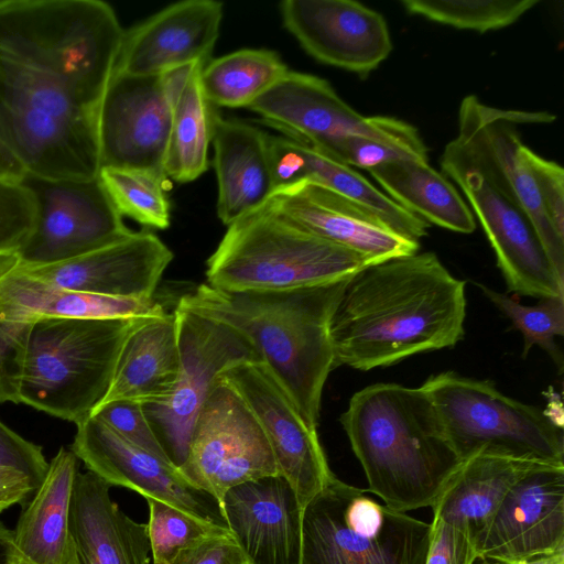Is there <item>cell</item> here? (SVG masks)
Instances as JSON below:
<instances>
[{
	"mask_svg": "<svg viewBox=\"0 0 564 564\" xmlns=\"http://www.w3.org/2000/svg\"><path fill=\"white\" fill-rule=\"evenodd\" d=\"M124 35L104 1H0V139L26 173L98 176V115Z\"/></svg>",
	"mask_w": 564,
	"mask_h": 564,
	"instance_id": "cell-1",
	"label": "cell"
},
{
	"mask_svg": "<svg viewBox=\"0 0 564 564\" xmlns=\"http://www.w3.org/2000/svg\"><path fill=\"white\" fill-rule=\"evenodd\" d=\"M465 284L434 252L361 269L350 278L333 317L335 367L367 371L454 347L464 335Z\"/></svg>",
	"mask_w": 564,
	"mask_h": 564,
	"instance_id": "cell-2",
	"label": "cell"
},
{
	"mask_svg": "<svg viewBox=\"0 0 564 564\" xmlns=\"http://www.w3.org/2000/svg\"><path fill=\"white\" fill-rule=\"evenodd\" d=\"M351 276L286 291L229 292L202 283L182 295L176 306L246 335L305 423L316 430L323 389L336 368L332 322Z\"/></svg>",
	"mask_w": 564,
	"mask_h": 564,
	"instance_id": "cell-3",
	"label": "cell"
},
{
	"mask_svg": "<svg viewBox=\"0 0 564 564\" xmlns=\"http://www.w3.org/2000/svg\"><path fill=\"white\" fill-rule=\"evenodd\" d=\"M340 423L368 490L397 511L432 508L464 462L421 387L368 386L351 397Z\"/></svg>",
	"mask_w": 564,
	"mask_h": 564,
	"instance_id": "cell-4",
	"label": "cell"
},
{
	"mask_svg": "<svg viewBox=\"0 0 564 564\" xmlns=\"http://www.w3.org/2000/svg\"><path fill=\"white\" fill-rule=\"evenodd\" d=\"M206 264L208 285L247 292L325 284L349 278L372 263L304 230L267 202L227 226Z\"/></svg>",
	"mask_w": 564,
	"mask_h": 564,
	"instance_id": "cell-5",
	"label": "cell"
},
{
	"mask_svg": "<svg viewBox=\"0 0 564 564\" xmlns=\"http://www.w3.org/2000/svg\"><path fill=\"white\" fill-rule=\"evenodd\" d=\"M141 318H39L31 325L20 401L82 423L106 397L121 347Z\"/></svg>",
	"mask_w": 564,
	"mask_h": 564,
	"instance_id": "cell-6",
	"label": "cell"
},
{
	"mask_svg": "<svg viewBox=\"0 0 564 564\" xmlns=\"http://www.w3.org/2000/svg\"><path fill=\"white\" fill-rule=\"evenodd\" d=\"M334 476L302 513L300 564H425L431 523Z\"/></svg>",
	"mask_w": 564,
	"mask_h": 564,
	"instance_id": "cell-7",
	"label": "cell"
},
{
	"mask_svg": "<svg viewBox=\"0 0 564 564\" xmlns=\"http://www.w3.org/2000/svg\"><path fill=\"white\" fill-rule=\"evenodd\" d=\"M421 388L460 460L484 453L564 464L562 425L540 409L502 394L491 382L442 372Z\"/></svg>",
	"mask_w": 564,
	"mask_h": 564,
	"instance_id": "cell-8",
	"label": "cell"
},
{
	"mask_svg": "<svg viewBox=\"0 0 564 564\" xmlns=\"http://www.w3.org/2000/svg\"><path fill=\"white\" fill-rule=\"evenodd\" d=\"M550 112L502 110L489 107L476 96H466L458 112V134L440 159L441 167L479 173L505 197L519 206L532 221L545 252L564 280V239L550 225L525 159L518 123H551Z\"/></svg>",
	"mask_w": 564,
	"mask_h": 564,
	"instance_id": "cell-9",
	"label": "cell"
},
{
	"mask_svg": "<svg viewBox=\"0 0 564 564\" xmlns=\"http://www.w3.org/2000/svg\"><path fill=\"white\" fill-rule=\"evenodd\" d=\"M178 372L166 399L143 405L167 458L178 468L187 456L194 422L217 379L238 365L262 361L252 341L232 326L195 311L174 310Z\"/></svg>",
	"mask_w": 564,
	"mask_h": 564,
	"instance_id": "cell-10",
	"label": "cell"
},
{
	"mask_svg": "<svg viewBox=\"0 0 564 564\" xmlns=\"http://www.w3.org/2000/svg\"><path fill=\"white\" fill-rule=\"evenodd\" d=\"M20 184L32 198L34 217L29 235L12 253L19 265L68 261L133 232L124 225L99 176L51 178L25 173Z\"/></svg>",
	"mask_w": 564,
	"mask_h": 564,
	"instance_id": "cell-11",
	"label": "cell"
},
{
	"mask_svg": "<svg viewBox=\"0 0 564 564\" xmlns=\"http://www.w3.org/2000/svg\"><path fill=\"white\" fill-rule=\"evenodd\" d=\"M177 469L194 487L215 498L219 508L230 488L279 475L254 412L224 375L196 416L187 456Z\"/></svg>",
	"mask_w": 564,
	"mask_h": 564,
	"instance_id": "cell-12",
	"label": "cell"
},
{
	"mask_svg": "<svg viewBox=\"0 0 564 564\" xmlns=\"http://www.w3.org/2000/svg\"><path fill=\"white\" fill-rule=\"evenodd\" d=\"M178 69L154 76L113 74L98 115L100 169L135 170L166 180Z\"/></svg>",
	"mask_w": 564,
	"mask_h": 564,
	"instance_id": "cell-13",
	"label": "cell"
},
{
	"mask_svg": "<svg viewBox=\"0 0 564 564\" xmlns=\"http://www.w3.org/2000/svg\"><path fill=\"white\" fill-rule=\"evenodd\" d=\"M270 124L321 150L345 135L420 141L416 128L402 120L364 117L321 77L288 70L250 106Z\"/></svg>",
	"mask_w": 564,
	"mask_h": 564,
	"instance_id": "cell-14",
	"label": "cell"
},
{
	"mask_svg": "<svg viewBox=\"0 0 564 564\" xmlns=\"http://www.w3.org/2000/svg\"><path fill=\"white\" fill-rule=\"evenodd\" d=\"M224 376L254 412L270 443L279 475L294 490L303 512L335 476L317 431L305 423L289 393L263 361L238 365Z\"/></svg>",
	"mask_w": 564,
	"mask_h": 564,
	"instance_id": "cell-15",
	"label": "cell"
},
{
	"mask_svg": "<svg viewBox=\"0 0 564 564\" xmlns=\"http://www.w3.org/2000/svg\"><path fill=\"white\" fill-rule=\"evenodd\" d=\"M76 426L70 451L88 471L108 485L226 525L217 500L194 487L171 463L124 438L97 417L90 416Z\"/></svg>",
	"mask_w": 564,
	"mask_h": 564,
	"instance_id": "cell-16",
	"label": "cell"
},
{
	"mask_svg": "<svg viewBox=\"0 0 564 564\" xmlns=\"http://www.w3.org/2000/svg\"><path fill=\"white\" fill-rule=\"evenodd\" d=\"M467 197L497 258L509 292L539 299L564 295L560 278L527 214L479 173L442 167Z\"/></svg>",
	"mask_w": 564,
	"mask_h": 564,
	"instance_id": "cell-17",
	"label": "cell"
},
{
	"mask_svg": "<svg viewBox=\"0 0 564 564\" xmlns=\"http://www.w3.org/2000/svg\"><path fill=\"white\" fill-rule=\"evenodd\" d=\"M284 28L316 61L367 76L391 53L384 18L351 0H284Z\"/></svg>",
	"mask_w": 564,
	"mask_h": 564,
	"instance_id": "cell-18",
	"label": "cell"
},
{
	"mask_svg": "<svg viewBox=\"0 0 564 564\" xmlns=\"http://www.w3.org/2000/svg\"><path fill=\"white\" fill-rule=\"evenodd\" d=\"M558 551H564V464H547L509 490L477 553L478 558L522 560Z\"/></svg>",
	"mask_w": 564,
	"mask_h": 564,
	"instance_id": "cell-19",
	"label": "cell"
},
{
	"mask_svg": "<svg viewBox=\"0 0 564 564\" xmlns=\"http://www.w3.org/2000/svg\"><path fill=\"white\" fill-rule=\"evenodd\" d=\"M224 17L214 0L173 3L126 32L115 73L163 75L212 56Z\"/></svg>",
	"mask_w": 564,
	"mask_h": 564,
	"instance_id": "cell-20",
	"label": "cell"
},
{
	"mask_svg": "<svg viewBox=\"0 0 564 564\" xmlns=\"http://www.w3.org/2000/svg\"><path fill=\"white\" fill-rule=\"evenodd\" d=\"M268 204L304 230L372 264L419 250V242L399 236L370 210L311 181L275 191Z\"/></svg>",
	"mask_w": 564,
	"mask_h": 564,
	"instance_id": "cell-21",
	"label": "cell"
},
{
	"mask_svg": "<svg viewBox=\"0 0 564 564\" xmlns=\"http://www.w3.org/2000/svg\"><path fill=\"white\" fill-rule=\"evenodd\" d=\"M173 257L156 235L143 230L68 261L18 265L32 276L70 291L151 299Z\"/></svg>",
	"mask_w": 564,
	"mask_h": 564,
	"instance_id": "cell-22",
	"label": "cell"
},
{
	"mask_svg": "<svg viewBox=\"0 0 564 564\" xmlns=\"http://www.w3.org/2000/svg\"><path fill=\"white\" fill-rule=\"evenodd\" d=\"M220 510L249 564H300L303 512L282 476L230 488Z\"/></svg>",
	"mask_w": 564,
	"mask_h": 564,
	"instance_id": "cell-23",
	"label": "cell"
},
{
	"mask_svg": "<svg viewBox=\"0 0 564 564\" xmlns=\"http://www.w3.org/2000/svg\"><path fill=\"white\" fill-rule=\"evenodd\" d=\"M78 458L65 447L11 530L9 564H80L70 530V506Z\"/></svg>",
	"mask_w": 564,
	"mask_h": 564,
	"instance_id": "cell-24",
	"label": "cell"
},
{
	"mask_svg": "<svg viewBox=\"0 0 564 564\" xmlns=\"http://www.w3.org/2000/svg\"><path fill=\"white\" fill-rule=\"evenodd\" d=\"M166 313L154 297L106 296L56 286L21 270L12 253L0 254V316L6 319L141 318Z\"/></svg>",
	"mask_w": 564,
	"mask_h": 564,
	"instance_id": "cell-25",
	"label": "cell"
},
{
	"mask_svg": "<svg viewBox=\"0 0 564 564\" xmlns=\"http://www.w3.org/2000/svg\"><path fill=\"white\" fill-rule=\"evenodd\" d=\"M217 216L226 226L260 208L274 193L269 134L217 112L212 118Z\"/></svg>",
	"mask_w": 564,
	"mask_h": 564,
	"instance_id": "cell-26",
	"label": "cell"
},
{
	"mask_svg": "<svg viewBox=\"0 0 564 564\" xmlns=\"http://www.w3.org/2000/svg\"><path fill=\"white\" fill-rule=\"evenodd\" d=\"M110 487L91 471L76 475L70 530L80 564H151L148 524L127 516Z\"/></svg>",
	"mask_w": 564,
	"mask_h": 564,
	"instance_id": "cell-27",
	"label": "cell"
},
{
	"mask_svg": "<svg viewBox=\"0 0 564 564\" xmlns=\"http://www.w3.org/2000/svg\"><path fill=\"white\" fill-rule=\"evenodd\" d=\"M178 365L174 313L143 318L121 347L110 387L101 403L115 400L142 405L159 403L171 393Z\"/></svg>",
	"mask_w": 564,
	"mask_h": 564,
	"instance_id": "cell-28",
	"label": "cell"
},
{
	"mask_svg": "<svg viewBox=\"0 0 564 564\" xmlns=\"http://www.w3.org/2000/svg\"><path fill=\"white\" fill-rule=\"evenodd\" d=\"M547 464L554 463L476 454L462 463L432 507L433 517L463 529L477 545L509 490Z\"/></svg>",
	"mask_w": 564,
	"mask_h": 564,
	"instance_id": "cell-29",
	"label": "cell"
},
{
	"mask_svg": "<svg viewBox=\"0 0 564 564\" xmlns=\"http://www.w3.org/2000/svg\"><path fill=\"white\" fill-rule=\"evenodd\" d=\"M368 172L392 200L426 223L460 234L475 230L470 208L447 178L427 162L401 160Z\"/></svg>",
	"mask_w": 564,
	"mask_h": 564,
	"instance_id": "cell-30",
	"label": "cell"
},
{
	"mask_svg": "<svg viewBox=\"0 0 564 564\" xmlns=\"http://www.w3.org/2000/svg\"><path fill=\"white\" fill-rule=\"evenodd\" d=\"M204 65H188L177 74L164 170L178 183L192 182L208 169L214 109L200 86Z\"/></svg>",
	"mask_w": 564,
	"mask_h": 564,
	"instance_id": "cell-31",
	"label": "cell"
},
{
	"mask_svg": "<svg viewBox=\"0 0 564 564\" xmlns=\"http://www.w3.org/2000/svg\"><path fill=\"white\" fill-rule=\"evenodd\" d=\"M297 183L311 181L350 199L378 216L399 236L419 242L430 225L380 192L355 169L301 141Z\"/></svg>",
	"mask_w": 564,
	"mask_h": 564,
	"instance_id": "cell-32",
	"label": "cell"
},
{
	"mask_svg": "<svg viewBox=\"0 0 564 564\" xmlns=\"http://www.w3.org/2000/svg\"><path fill=\"white\" fill-rule=\"evenodd\" d=\"M271 50L243 48L209 59L200 69L202 90L212 106H249L288 72Z\"/></svg>",
	"mask_w": 564,
	"mask_h": 564,
	"instance_id": "cell-33",
	"label": "cell"
},
{
	"mask_svg": "<svg viewBox=\"0 0 564 564\" xmlns=\"http://www.w3.org/2000/svg\"><path fill=\"white\" fill-rule=\"evenodd\" d=\"M539 0H402L411 14L480 33L506 28L536 6Z\"/></svg>",
	"mask_w": 564,
	"mask_h": 564,
	"instance_id": "cell-34",
	"label": "cell"
},
{
	"mask_svg": "<svg viewBox=\"0 0 564 564\" xmlns=\"http://www.w3.org/2000/svg\"><path fill=\"white\" fill-rule=\"evenodd\" d=\"M118 213L158 229L170 226L165 180L148 172L102 167L98 174Z\"/></svg>",
	"mask_w": 564,
	"mask_h": 564,
	"instance_id": "cell-35",
	"label": "cell"
},
{
	"mask_svg": "<svg viewBox=\"0 0 564 564\" xmlns=\"http://www.w3.org/2000/svg\"><path fill=\"white\" fill-rule=\"evenodd\" d=\"M477 285L484 295L522 333L524 339L522 357L524 358L529 354L533 345H538L562 370L563 356L555 343V337L564 335V295L542 299L535 305H524L513 296L497 292L480 283Z\"/></svg>",
	"mask_w": 564,
	"mask_h": 564,
	"instance_id": "cell-36",
	"label": "cell"
},
{
	"mask_svg": "<svg viewBox=\"0 0 564 564\" xmlns=\"http://www.w3.org/2000/svg\"><path fill=\"white\" fill-rule=\"evenodd\" d=\"M153 562L169 563L178 551L209 536L231 533L226 525L198 518L167 502L145 498Z\"/></svg>",
	"mask_w": 564,
	"mask_h": 564,
	"instance_id": "cell-37",
	"label": "cell"
},
{
	"mask_svg": "<svg viewBox=\"0 0 564 564\" xmlns=\"http://www.w3.org/2000/svg\"><path fill=\"white\" fill-rule=\"evenodd\" d=\"M319 151L352 169L360 167L367 171L394 161L427 162L429 159L427 148L423 140H389L357 134L341 137Z\"/></svg>",
	"mask_w": 564,
	"mask_h": 564,
	"instance_id": "cell-38",
	"label": "cell"
},
{
	"mask_svg": "<svg viewBox=\"0 0 564 564\" xmlns=\"http://www.w3.org/2000/svg\"><path fill=\"white\" fill-rule=\"evenodd\" d=\"M91 416L99 419L115 432L135 445L171 463L141 403L128 400L105 402L94 410Z\"/></svg>",
	"mask_w": 564,
	"mask_h": 564,
	"instance_id": "cell-39",
	"label": "cell"
},
{
	"mask_svg": "<svg viewBox=\"0 0 564 564\" xmlns=\"http://www.w3.org/2000/svg\"><path fill=\"white\" fill-rule=\"evenodd\" d=\"M31 325L0 316V403H21L20 389Z\"/></svg>",
	"mask_w": 564,
	"mask_h": 564,
	"instance_id": "cell-40",
	"label": "cell"
},
{
	"mask_svg": "<svg viewBox=\"0 0 564 564\" xmlns=\"http://www.w3.org/2000/svg\"><path fill=\"white\" fill-rule=\"evenodd\" d=\"M33 202L20 183L0 182V254L13 253L29 235Z\"/></svg>",
	"mask_w": 564,
	"mask_h": 564,
	"instance_id": "cell-41",
	"label": "cell"
},
{
	"mask_svg": "<svg viewBox=\"0 0 564 564\" xmlns=\"http://www.w3.org/2000/svg\"><path fill=\"white\" fill-rule=\"evenodd\" d=\"M525 159L534 176L544 214L556 234L564 239V170L529 148Z\"/></svg>",
	"mask_w": 564,
	"mask_h": 564,
	"instance_id": "cell-42",
	"label": "cell"
},
{
	"mask_svg": "<svg viewBox=\"0 0 564 564\" xmlns=\"http://www.w3.org/2000/svg\"><path fill=\"white\" fill-rule=\"evenodd\" d=\"M477 545L463 529L433 517L425 564H474Z\"/></svg>",
	"mask_w": 564,
	"mask_h": 564,
	"instance_id": "cell-43",
	"label": "cell"
},
{
	"mask_svg": "<svg viewBox=\"0 0 564 564\" xmlns=\"http://www.w3.org/2000/svg\"><path fill=\"white\" fill-rule=\"evenodd\" d=\"M0 467L23 473L36 490L45 477L48 463L40 445L26 441L0 421Z\"/></svg>",
	"mask_w": 564,
	"mask_h": 564,
	"instance_id": "cell-44",
	"label": "cell"
},
{
	"mask_svg": "<svg viewBox=\"0 0 564 564\" xmlns=\"http://www.w3.org/2000/svg\"><path fill=\"white\" fill-rule=\"evenodd\" d=\"M166 564H249L231 533L200 540L176 553Z\"/></svg>",
	"mask_w": 564,
	"mask_h": 564,
	"instance_id": "cell-45",
	"label": "cell"
},
{
	"mask_svg": "<svg viewBox=\"0 0 564 564\" xmlns=\"http://www.w3.org/2000/svg\"><path fill=\"white\" fill-rule=\"evenodd\" d=\"M34 491L35 487L23 473L0 467V513L17 503H26Z\"/></svg>",
	"mask_w": 564,
	"mask_h": 564,
	"instance_id": "cell-46",
	"label": "cell"
},
{
	"mask_svg": "<svg viewBox=\"0 0 564 564\" xmlns=\"http://www.w3.org/2000/svg\"><path fill=\"white\" fill-rule=\"evenodd\" d=\"M25 173L21 162L0 139V182L20 183Z\"/></svg>",
	"mask_w": 564,
	"mask_h": 564,
	"instance_id": "cell-47",
	"label": "cell"
},
{
	"mask_svg": "<svg viewBox=\"0 0 564 564\" xmlns=\"http://www.w3.org/2000/svg\"><path fill=\"white\" fill-rule=\"evenodd\" d=\"M474 564H564V551L522 560L480 557Z\"/></svg>",
	"mask_w": 564,
	"mask_h": 564,
	"instance_id": "cell-48",
	"label": "cell"
},
{
	"mask_svg": "<svg viewBox=\"0 0 564 564\" xmlns=\"http://www.w3.org/2000/svg\"><path fill=\"white\" fill-rule=\"evenodd\" d=\"M11 530L0 522V564H9L8 549L10 542Z\"/></svg>",
	"mask_w": 564,
	"mask_h": 564,
	"instance_id": "cell-49",
	"label": "cell"
},
{
	"mask_svg": "<svg viewBox=\"0 0 564 564\" xmlns=\"http://www.w3.org/2000/svg\"><path fill=\"white\" fill-rule=\"evenodd\" d=\"M153 564H165V563L154 561Z\"/></svg>",
	"mask_w": 564,
	"mask_h": 564,
	"instance_id": "cell-50",
	"label": "cell"
}]
</instances>
